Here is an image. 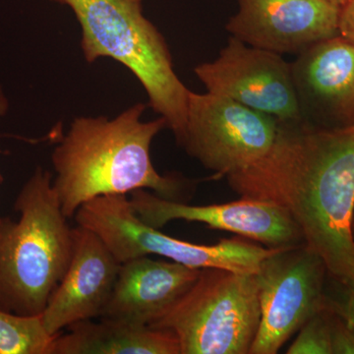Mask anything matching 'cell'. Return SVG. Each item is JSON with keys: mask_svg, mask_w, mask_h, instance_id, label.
Listing matches in <instances>:
<instances>
[{"mask_svg": "<svg viewBox=\"0 0 354 354\" xmlns=\"http://www.w3.org/2000/svg\"><path fill=\"white\" fill-rule=\"evenodd\" d=\"M14 209L19 220L0 216V309L39 316L68 269L72 227L53 176L39 167L21 188Z\"/></svg>", "mask_w": 354, "mask_h": 354, "instance_id": "obj_3", "label": "cell"}, {"mask_svg": "<svg viewBox=\"0 0 354 354\" xmlns=\"http://www.w3.org/2000/svg\"><path fill=\"white\" fill-rule=\"evenodd\" d=\"M239 196L281 207L329 276L348 285L354 272V127L281 122L269 152L227 176Z\"/></svg>", "mask_w": 354, "mask_h": 354, "instance_id": "obj_1", "label": "cell"}, {"mask_svg": "<svg viewBox=\"0 0 354 354\" xmlns=\"http://www.w3.org/2000/svg\"><path fill=\"white\" fill-rule=\"evenodd\" d=\"M260 319L256 274L204 268L189 290L150 327L171 330L181 354H248Z\"/></svg>", "mask_w": 354, "mask_h": 354, "instance_id": "obj_5", "label": "cell"}, {"mask_svg": "<svg viewBox=\"0 0 354 354\" xmlns=\"http://www.w3.org/2000/svg\"><path fill=\"white\" fill-rule=\"evenodd\" d=\"M211 94L269 114L281 122L302 120L291 64L281 55L230 37L214 62L195 67Z\"/></svg>", "mask_w": 354, "mask_h": 354, "instance_id": "obj_9", "label": "cell"}, {"mask_svg": "<svg viewBox=\"0 0 354 354\" xmlns=\"http://www.w3.org/2000/svg\"><path fill=\"white\" fill-rule=\"evenodd\" d=\"M81 321L57 335L51 354H181L171 330L99 318Z\"/></svg>", "mask_w": 354, "mask_h": 354, "instance_id": "obj_15", "label": "cell"}, {"mask_svg": "<svg viewBox=\"0 0 354 354\" xmlns=\"http://www.w3.org/2000/svg\"><path fill=\"white\" fill-rule=\"evenodd\" d=\"M69 6L82 28L84 57L92 64L109 57L127 66L143 85L149 104L180 143L188 95L174 69L162 35L143 13L142 0H53Z\"/></svg>", "mask_w": 354, "mask_h": 354, "instance_id": "obj_4", "label": "cell"}, {"mask_svg": "<svg viewBox=\"0 0 354 354\" xmlns=\"http://www.w3.org/2000/svg\"><path fill=\"white\" fill-rule=\"evenodd\" d=\"M129 201L144 223L160 228L169 221L184 220L204 223L260 242L272 248L304 243L301 230L288 212L272 203L241 197L225 204L192 206L171 201L145 189L133 191Z\"/></svg>", "mask_w": 354, "mask_h": 354, "instance_id": "obj_10", "label": "cell"}, {"mask_svg": "<svg viewBox=\"0 0 354 354\" xmlns=\"http://www.w3.org/2000/svg\"><path fill=\"white\" fill-rule=\"evenodd\" d=\"M327 266L305 244L281 247L261 263L259 329L250 354H276L311 317L327 307Z\"/></svg>", "mask_w": 354, "mask_h": 354, "instance_id": "obj_7", "label": "cell"}, {"mask_svg": "<svg viewBox=\"0 0 354 354\" xmlns=\"http://www.w3.org/2000/svg\"><path fill=\"white\" fill-rule=\"evenodd\" d=\"M341 286L335 297L327 295V307L354 330V288L344 283Z\"/></svg>", "mask_w": 354, "mask_h": 354, "instance_id": "obj_19", "label": "cell"}, {"mask_svg": "<svg viewBox=\"0 0 354 354\" xmlns=\"http://www.w3.org/2000/svg\"><path fill=\"white\" fill-rule=\"evenodd\" d=\"M330 310L326 307L309 319L298 330L288 354H332Z\"/></svg>", "mask_w": 354, "mask_h": 354, "instance_id": "obj_17", "label": "cell"}, {"mask_svg": "<svg viewBox=\"0 0 354 354\" xmlns=\"http://www.w3.org/2000/svg\"><path fill=\"white\" fill-rule=\"evenodd\" d=\"M330 3L335 4V6L342 7L344 6L348 0H328Z\"/></svg>", "mask_w": 354, "mask_h": 354, "instance_id": "obj_22", "label": "cell"}, {"mask_svg": "<svg viewBox=\"0 0 354 354\" xmlns=\"http://www.w3.org/2000/svg\"><path fill=\"white\" fill-rule=\"evenodd\" d=\"M339 32L344 39L354 44V0H348L341 7Z\"/></svg>", "mask_w": 354, "mask_h": 354, "instance_id": "obj_20", "label": "cell"}, {"mask_svg": "<svg viewBox=\"0 0 354 354\" xmlns=\"http://www.w3.org/2000/svg\"><path fill=\"white\" fill-rule=\"evenodd\" d=\"M72 239L68 269L41 315L46 332L53 337L73 324L101 317L121 265L88 228L72 227Z\"/></svg>", "mask_w": 354, "mask_h": 354, "instance_id": "obj_13", "label": "cell"}, {"mask_svg": "<svg viewBox=\"0 0 354 354\" xmlns=\"http://www.w3.org/2000/svg\"><path fill=\"white\" fill-rule=\"evenodd\" d=\"M302 120L354 127V44L341 35L314 44L291 62Z\"/></svg>", "mask_w": 354, "mask_h": 354, "instance_id": "obj_12", "label": "cell"}, {"mask_svg": "<svg viewBox=\"0 0 354 354\" xmlns=\"http://www.w3.org/2000/svg\"><path fill=\"white\" fill-rule=\"evenodd\" d=\"M200 272L148 256L127 261L120 265L113 293L100 318L150 327L189 290Z\"/></svg>", "mask_w": 354, "mask_h": 354, "instance_id": "obj_14", "label": "cell"}, {"mask_svg": "<svg viewBox=\"0 0 354 354\" xmlns=\"http://www.w3.org/2000/svg\"><path fill=\"white\" fill-rule=\"evenodd\" d=\"M348 286H353V288H354V272H353V278H351V283H349Z\"/></svg>", "mask_w": 354, "mask_h": 354, "instance_id": "obj_24", "label": "cell"}, {"mask_svg": "<svg viewBox=\"0 0 354 354\" xmlns=\"http://www.w3.org/2000/svg\"><path fill=\"white\" fill-rule=\"evenodd\" d=\"M278 128L279 121L269 114L223 95L190 91L179 146L216 176H227L264 157Z\"/></svg>", "mask_w": 354, "mask_h": 354, "instance_id": "obj_8", "label": "cell"}, {"mask_svg": "<svg viewBox=\"0 0 354 354\" xmlns=\"http://www.w3.org/2000/svg\"><path fill=\"white\" fill-rule=\"evenodd\" d=\"M225 29L254 48L298 55L339 35L341 7L328 0H239Z\"/></svg>", "mask_w": 354, "mask_h": 354, "instance_id": "obj_11", "label": "cell"}, {"mask_svg": "<svg viewBox=\"0 0 354 354\" xmlns=\"http://www.w3.org/2000/svg\"><path fill=\"white\" fill-rule=\"evenodd\" d=\"M144 104H136L113 120L78 118L51 156L57 177L53 181L62 213L74 218L83 204L106 195H127L140 189L180 201L195 181L162 176L151 158L153 139L167 128L160 116L141 120Z\"/></svg>", "mask_w": 354, "mask_h": 354, "instance_id": "obj_2", "label": "cell"}, {"mask_svg": "<svg viewBox=\"0 0 354 354\" xmlns=\"http://www.w3.org/2000/svg\"><path fill=\"white\" fill-rule=\"evenodd\" d=\"M351 232H353V237L354 241V212L353 216V221H351Z\"/></svg>", "mask_w": 354, "mask_h": 354, "instance_id": "obj_23", "label": "cell"}, {"mask_svg": "<svg viewBox=\"0 0 354 354\" xmlns=\"http://www.w3.org/2000/svg\"><path fill=\"white\" fill-rule=\"evenodd\" d=\"M76 223L95 232L122 264L143 256H162L187 267L218 268L239 274H257L261 263L278 248L262 247L244 237L200 245L165 235L144 223L127 195L100 196L76 212Z\"/></svg>", "mask_w": 354, "mask_h": 354, "instance_id": "obj_6", "label": "cell"}, {"mask_svg": "<svg viewBox=\"0 0 354 354\" xmlns=\"http://www.w3.org/2000/svg\"><path fill=\"white\" fill-rule=\"evenodd\" d=\"M330 312L332 354H354V330L332 310Z\"/></svg>", "mask_w": 354, "mask_h": 354, "instance_id": "obj_18", "label": "cell"}, {"mask_svg": "<svg viewBox=\"0 0 354 354\" xmlns=\"http://www.w3.org/2000/svg\"><path fill=\"white\" fill-rule=\"evenodd\" d=\"M55 337L41 316H22L0 309V354H51Z\"/></svg>", "mask_w": 354, "mask_h": 354, "instance_id": "obj_16", "label": "cell"}, {"mask_svg": "<svg viewBox=\"0 0 354 354\" xmlns=\"http://www.w3.org/2000/svg\"><path fill=\"white\" fill-rule=\"evenodd\" d=\"M7 109H8V101H7V97L3 90H2L1 86H0V118L7 113ZM1 179L2 177L0 176V180Z\"/></svg>", "mask_w": 354, "mask_h": 354, "instance_id": "obj_21", "label": "cell"}]
</instances>
